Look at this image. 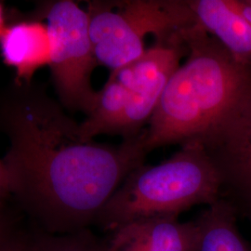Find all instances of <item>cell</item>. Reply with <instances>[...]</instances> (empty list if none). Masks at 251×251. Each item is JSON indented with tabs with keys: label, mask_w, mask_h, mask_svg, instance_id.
Wrapping results in <instances>:
<instances>
[{
	"label": "cell",
	"mask_w": 251,
	"mask_h": 251,
	"mask_svg": "<svg viewBox=\"0 0 251 251\" xmlns=\"http://www.w3.org/2000/svg\"><path fill=\"white\" fill-rule=\"evenodd\" d=\"M182 39L187 60L167 83L144 128L147 154L192 143L209 153L251 104V65L236 60L198 24L186 28Z\"/></svg>",
	"instance_id": "1"
},
{
	"label": "cell",
	"mask_w": 251,
	"mask_h": 251,
	"mask_svg": "<svg viewBox=\"0 0 251 251\" xmlns=\"http://www.w3.org/2000/svg\"><path fill=\"white\" fill-rule=\"evenodd\" d=\"M223 197L215 164L201 144L180 147L171 158L131 171L103 206L94 226L110 233L121 225L156 217H175Z\"/></svg>",
	"instance_id": "2"
},
{
	"label": "cell",
	"mask_w": 251,
	"mask_h": 251,
	"mask_svg": "<svg viewBox=\"0 0 251 251\" xmlns=\"http://www.w3.org/2000/svg\"><path fill=\"white\" fill-rule=\"evenodd\" d=\"M87 13L95 59L111 72L143 55L147 35L156 44L177 43L198 24L188 0L90 1Z\"/></svg>",
	"instance_id": "3"
},
{
	"label": "cell",
	"mask_w": 251,
	"mask_h": 251,
	"mask_svg": "<svg viewBox=\"0 0 251 251\" xmlns=\"http://www.w3.org/2000/svg\"><path fill=\"white\" fill-rule=\"evenodd\" d=\"M46 19L51 39L49 66L59 102L87 117L99 93L91 85V75L98 63L90 41L87 10L75 1L60 0L49 6Z\"/></svg>",
	"instance_id": "4"
},
{
	"label": "cell",
	"mask_w": 251,
	"mask_h": 251,
	"mask_svg": "<svg viewBox=\"0 0 251 251\" xmlns=\"http://www.w3.org/2000/svg\"><path fill=\"white\" fill-rule=\"evenodd\" d=\"M105 251H198L196 220L156 217L121 225L104 237Z\"/></svg>",
	"instance_id": "5"
},
{
	"label": "cell",
	"mask_w": 251,
	"mask_h": 251,
	"mask_svg": "<svg viewBox=\"0 0 251 251\" xmlns=\"http://www.w3.org/2000/svg\"><path fill=\"white\" fill-rule=\"evenodd\" d=\"M221 175L223 193L238 212L251 211V104L225 141L208 153Z\"/></svg>",
	"instance_id": "6"
},
{
	"label": "cell",
	"mask_w": 251,
	"mask_h": 251,
	"mask_svg": "<svg viewBox=\"0 0 251 251\" xmlns=\"http://www.w3.org/2000/svg\"><path fill=\"white\" fill-rule=\"evenodd\" d=\"M0 50L7 65L15 70V82L32 83L36 73L49 66L51 39L47 24L24 21L5 27L0 36Z\"/></svg>",
	"instance_id": "7"
},
{
	"label": "cell",
	"mask_w": 251,
	"mask_h": 251,
	"mask_svg": "<svg viewBox=\"0 0 251 251\" xmlns=\"http://www.w3.org/2000/svg\"><path fill=\"white\" fill-rule=\"evenodd\" d=\"M197 22L233 57L251 66V25L228 0H188Z\"/></svg>",
	"instance_id": "8"
},
{
	"label": "cell",
	"mask_w": 251,
	"mask_h": 251,
	"mask_svg": "<svg viewBox=\"0 0 251 251\" xmlns=\"http://www.w3.org/2000/svg\"><path fill=\"white\" fill-rule=\"evenodd\" d=\"M186 52L184 43H155L138 59L112 71L109 77L130 92L166 87Z\"/></svg>",
	"instance_id": "9"
},
{
	"label": "cell",
	"mask_w": 251,
	"mask_h": 251,
	"mask_svg": "<svg viewBox=\"0 0 251 251\" xmlns=\"http://www.w3.org/2000/svg\"><path fill=\"white\" fill-rule=\"evenodd\" d=\"M238 213L236 206L222 197L198 216V251H251L238 229Z\"/></svg>",
	"instance_id": "10"
},
{
	"label": "cell",
	"mask_w": 251,
	"mask_h": 251,
	"mask_svg": "<svg viewBox=\"0 0 251 251\" xmlns=\"http://www.w3.org/2000/svg\"><path fill=\"white\" fill-rule=\"evenodd\" d=\"M23 251H105L104 238L91 229L75 233L52 234L33 228Z\"/></svg>",
	"instance_id": "11"
},
{
	"label": "cell",
	"mask_w": 251,
	"mask_h": 251,
	"mask_svg": "<svg viewBox=\"0 0 251 251\" xmlns=\"http://www.w3.org/2000/svg\"><path fill=\"white\" fill-rule=\"evenodd\" d=\"M32 230L9 208L0 212V251H24Z\"/></svg>",
	"instance_id": "12"
},
{
	"label": "cell",
	"mask_w": 251,
	"mask_h": 251,
	"mask_svg": "<svg viewBox=\"0 0 251 251\" xmlns=\"http://www.w3.org/2000/svg\"><path fill=\"white\" fill-rule=\"evenodd\" d=\"M10 201L11 196L9 191L8 175L3 161L0 159V212H3L9 208Z\"/></svg>",
	"instance_id": "13"
},
{
	"label": "cell",
	"mask_w": 251,
	"mask_h": 251,
	"mask_svg": "<svg viewBox=\"0 0 251 251\" xmlns=\"http://www.w3.org/2000/svg\"><path fill=\"white\" fill-rule=\"evenodd\" d=\"M7 26L5 25V18H4V10H3V7L0 4V36L2 35L5 27Z\"/></svg>",
	"instance_id": "14"
},
{
	"label": "cell",
	"mask_w": 251,
	"mask_h": 251,
	"mask_svg": "<svg viewBox=\"0 0 251 251\" xmlns=\"http://www.w3.org/2000/svg\"><path fill=\"white\" fill-rule=\"evenodd\" d=\"M245 215L247 216L249 219H250V221H251V211H250V212H248L247 214H245Z\"/></svg>",
	"instance_id": "15"
},
{
	"label": "cell",
	"mask_w": 251,
	"mask_h": 251,
	"mask_svg": "<svg viewBox=\"0 0 251 251\" xmlns=\"http://www.w3.org/2000/svg\"><path fill=\"white\" fill-rule=\"evenodd\" d=\"M249 1H250V3L251 4V0H249Z\"/></svg>",
	"instance_id": "16"
}]
</instances>
